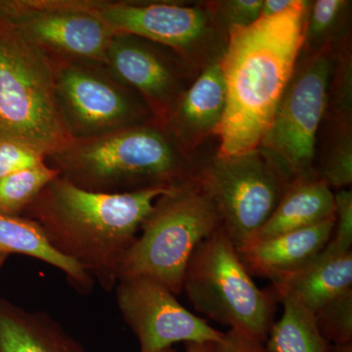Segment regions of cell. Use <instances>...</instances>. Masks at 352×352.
Masks as SVG:
<instances>
[{
    "mask_svg": "<svg viewBox=\"0 0 352 352\" xmlns=\"http://www.w3.org/2000/svg\"><path fill=\"white\" fill-rule=\"evenodd\" d=\"M352 289V252L330 254L322 252L307 267L273 284L275 294L289 293L315 312Z\"/></svg>",
    "mask_w": 352,
    "mask_h": 352,
    "instance_id": "cell-19",
    "label": "cell"
},
{
    "mask_svg": "<svg viewBox=\"0 0 352 352\" xmlns=\"http://www.w3.org/2000/svg\"><path fill=\"white\" fill-rule=\"evenodd\" d=\"M283 315L274 322L265 347L270 352H330L328 342L317 327L314 312L289 293L277 294Z\"/></svg>",
    "mask_w": 352,
    "mask_h": 352,
    "instance_id": "cell-20",
    "label": "cell"
},
{
    "mask_svg": "<svg viewBox=\"0 0 352 352\" xmlns=\"http://www.w3.org/2000/svg\"><path fill=\"white\" fill-rule=\"evenodd\" d=\"M330 352H352V289L314 312Z\"/></svg>",
    "mask_w": 352,
    "mask_h": 352,
    "instance_id": "cell-24",
    "label": "cell"
},
{
    "mask_svg": "<svg viewBox=\"0 0 352 352\" xmlns=\"http://www.w3.org/2000/svg\"><path fill=\"white\" fill-rule=\"evenodd\" d=\"M0 131L50 157L71 142L50 60L0 15Z\"/></svg>",
    "mask_w": 352,
    "mask_h": 352,
    "instance_id": "cell-6",
    "label": "cell"
},
{
    "mask_svg": "<svg viewBox=\"0 0 352 352\" xmlns=\"http://www.w3.org/2000/svg\"><path fill=\"white\" fill-rule=\"evenodd\" d=\"M105 64L147 103L161 126L199 75L175 51L129 34H113Z\"/></svg>",
    "mask_w": 352,
    "mask_h": 352,
    "instance_id": "cell-13",
    "label": "cell"
},
{
    "mask_svg": "<svg viewBox=\"0 0 352 352\" xmlns=\"http://www.w3.org/2000/svg\"><path fill=\"white\" fill-rule=\"evenodd\" d=\"M326 116L332 122L352 124V56L349 38L336 47Z\"/></svg>",
    "mask_w": 352,
    "mask_h": 352,
    "instance_id": "cell-25",
    "label": "cell"
},
{
    "mask_svg": "<svg viewBox=\"0 0 352 352\" xmlns=\"http://www.w3.org/2000/svg\"><path fill=\"white\" fill-rule=\"evenodd\" d=\"M192 178L212 197L236 249L256 237L294 180L259 146L230 156L215 155L201 166L193 162Z\"/></svg>",
    "mask_w": 352,
    "mask_h": 352,
    "instance_id": "cell-7",
    "label": "cell"
},
{
    "mask_svg": "<svg viewBox=\"0 0 352 352\" xmlns=\"http://www.w3.org/2000/svg\"><path fill=\"white\" fill-rule=\"evenodd\" d=\"M170 188L124 194L87 191L58 176L22 217L38 222L50 244L110 292L155 201Z\"/></svg>",
    "mask_w": 352,
    "mask_h": 352,
    "instance_id": "cell-2",
    "label": "cell"
},
{
    "mask_svg": "<svg viewBox=\"0 0 352 352\" xmlns=\"http://www.w3.org/2000/svg\"><path fill=\"white\" fill-rule=\"evenodd\" d=\"M50 62L58 107L72 139L157 124L147 103L118 80L105 63L80 60Z\"/></svg>",
    "mask_w": 352,
    "mask_h": 352,
    "instance_id": "cell-10",
    "label": "cell"
},
{
    "mask_svg": "<svg viewBox=\"0 0 352 352\" xmlns=\"http://www.w3.org/2000/svg\"><path fill=\"white\" fill-rule=\"evenodd\" d=\"M47 164L76 186L105 194L170 188L189 180L193 173V157L157 124L73 139L48 157Z\"/></svg>",
    "mask_w": 352,
    "mask_h": 352,
    "instance_id": "cell-3",
    "label": "cell"
},
{
    "mask_svg": "<svg viewBox=\"0 0 352 352\" xmlns=\"http://www.w3.org/2000/svg\"><path fill=\"white\" fill-rule=\"evenodd\" d=\"M47 157L22 139L0 131V178L39 166Z\"/></svg>",
    "mask_w": 352,
    "mask_h": 352,
    "instance_id": "cell-26",
    "label": "cell"
},
{
    "mask_svg": "<svg viewBox=\"0 0 352 352\" xmlns=\"http://www.w3.org/2000/svg\"><path fill=\"white\" fill-rule=\"evenodd\" d=\"M186 344V351L185 352H212V344H197V342H188ZM166 352H175L173 349Z\"/></svg>",
    "mask_w": 352,
    "mask_h": 352,
    "instance_id": "cell-31",
    "label": "cell"
},
{
    "mask_svg": "<svg viewBox=\"0 0 352 352\" xmlns=\"http://www.w3.org/2000/svg\"><path fill=\"white\" fill-rule=\"evenodd\" d=\"M210 3L228 31L232 28L249 27L261 19L263 0H220Z\"/></svg>",
    "mask_w": 352,
    "mask_h": 352,
    "instance_id": "cell-28",
    "label": "cell"
},
{
    "mask_svg": "<svg viewBox=\"0 0 352 352\" xmlns=\"http://www.w3.org/2000/svg\"><path fill=\"white\" fill-rule=\"evenodd\" d=\"M329 122V134L315 173L331 189H346L352 183V124Z\"/></svg>",
    "mask_w": 352,
    "mask_h": 352,
    "instance_id": "cell-22",
    "label": "cell"
},
{
    "mask_svg": "<svg viewBox=\"0 0 352 352\" xmlns=\"http://www.w3.org/2000/svg\"><path fill=\"white\" fill-rule=\"evenodd\" d=\"M309 1L286 12L228 30L221 60L226 110L217 156L256 149L267 131L303 43Z\"/></svg>",
    "mask_w": 352,
    "mask_h": 352,
    "instance_id": "cell-1",
    "label": "cell"
},
{
    "mask_svg": "<svg viewBox=\"0 0 352 352\" xmlns=\"http://www.w3.org/2000/svg\"><path fill=\"white\" fill-rule=\"evenodd\" d=\"M220 227L221 217L212 197L190 178L155 201L122 261L119 281L149 278L179 295L192 254Z\"/></svg>",
    "mask_w": 352,
    "mask_h": 352,
    "instance_id": "cell-4",
    "label": "cell"
},
{
    "mask_svg": "<svg viewBox=\"0 0 352 352\" xmlns=\"http://www.w3.org/2000/svg\"><path fill=\"white\" fill-rule=\"evenodd\" d=\"M221 60L201 69L162 126L190 157L205 139L212 134L217 135L223 120L226 87Z\"/></svg>",
    "mask_w": 352,
    "mask_h": 352,
    "instance_id": "cell-14",
    "label": "cell"
},
{
    "mask_svg": "<svg viewBox=\"0 0 352 352\" xmlns=\"http://www.w3.org/2000/svg\"><path fill=\"white\" fill-rule=\"evenodd\" d=\"M0 352H87L50 314L0 298Z\"/></svg>",
    "mask_w": 352,
    "mask_h": 352,
    "instance_id": "cell-16",
    "label": "cell"
},
{
    "mask_svg": "<svg viewBox=\"0 0 352 352\" xmlns=\"http://www.w3.org/2000/svg\"><path fill=\"white\" fill-rule=\"evenodd\" d=\"M336 215L316 226L265 239H256L237 249L250 274L279 283L307 267L325 248L335 227Z\"/></svg>",
    "mask_w": 352,
    "mask_h": 352,
    "instance_id": "cell-15",
    "label": "cell"
},
{
    "mask_svg": "<svg viewBox=\"0 0 352 352\" xmlns=\"http://www.w3.org/2000/svg\"><path fill=\"white\" fill-rule=\"evenodd\" d=\"M0 15L50 61L106 62L113 32L95 0H0Z\"/></svg>",
    "mask_w": 352,
    "mask_h": 352,
    "instance_id": "cell-11",
    "label": "cell"
},
{
    "mask_svg": "<svg viewBox=\"0 0 352 352\" xmlns=\"http://www.w3.org/2000/svg\"><path fill=\"white\" fill-rule=\"evenodd\" d=\"M336 47L328 45L314 53L300 51L295 71L259 144L293 179L316 175L317 134L327 111Z\"/></svg>",
    "mask_w": 352,
    "mask_h": 352,
    "instance_id": "cell-9",
    "label": "cell"
},
{
    "mask_svg": "<svg viewBox=\"0 0 352 352\" xmlns=\"http://www.w3.org/2000/svg\"><path fill=\"white\" fill-rule=\"evenodd\" d=\"M116 300L140 352H166L177 342L214 344L224 333L190 312L164 285L145 277L120 280Z\"/></svg>",
    "mask_w": 352,
    "mask_h": 352,
    "instance_id": "cell-12",
    "label": "cell"
},
{
    "mask_svg": "<svg viewBox=\"0 0 352 352\" xmlns=\"http://www.w3.org/2000/svg\"><path fill=\"white\" fill-rule=\"evenodd\" d=\"M7 258H8L7 254H0V270H1L4 263H6Z\"/></svg>",
    "mask_w": 352,
    "mask_h": 352,
    "instance_id": "cell-32",
    "label": "cell"
},
{
    "mask_svg": "<svg viewBox=\"0 0 352 352\" xmlns=\"http://www.w3.org/2000/svg\"><path fill=\"white\" fill-rule=\"evenodd\" d=\"M335 215V194L325 182L316 175L296 178L289 182L274 212L252 240L316 226Z\"/></svg>",
    "mask_w": 352,
    "mask_h": 352,
    "instance_id": "cell-17",
    "label": "cell"
},
{
    "mask_svg": "<svg viewBox=\"0 0 352 352\" xmlns=\"http://www.w3.org/2000/svg\"><path fill=\"white\" fill-rule=\"evenodd\" d=\"M212 352H270L263 342L229 330L219 342L212 344Z\"/></svg>",
    "mask_w": 352,
    "mask_h": 352,
    "instance_id": "cell-29",
    "label": "cell"
},
{
    "mask_svg": "<svg viewBox=\"0 0 352 352\" xmlns=\"http://www.w3.org/2000/svg\"><path fill=\"white\" fill-rule=\"evenodd\" d=\"M113 34H129L175 51L196 73L226 52L228 31L210 2L95 0Z\"/></svg>",
    "mask_w": 352,
    "mask_h": 352,
    "instance_id": "cell-8",
    "label": "cell"
},
{
    "mask_svg": "<svg viewBox=\"0 0 352 352\" xmlns=\"http://www.w3.org/2000/svg\"><path fill=\"white\" fill-rule=\"evenodd\" d=\"M59 171L44 163L0 178V214L22 217Z\"/></svg>",
    "mask_w": 352,
    "mask_h": 352,
    "instance_id": "cell-23",
    "label": "cell"
},
{
    "mask_svg": "<svg viewBox=\"0 0 352 352\" xmlns=\"http://www.w3.org/2000/svg\"><path fill=\"white\" fill-rule=\"evenodd\" d=\"M351 2L317 0L311 2L305 22L302 52L314 53L326 46H337L349 38Z\"/></svg>",
    "mask_w": 352,
    "mask_h": 352,
    "instance_id": "cell-21",
    "label": "cell"
},
{
    "mask_svg": "<svg viewBox=\"0 0 352 352\" xmlns=\"http://www.w3.org/2000/svg\"><path fill=\"white\" fill-rule=\"evenodd\" d=\"M302 0H263L261 18L279 15L298 6Z\"/></svg>",
    "mask_w": 352,
    "mask_h": 352,
    "instance_id": "cell-30",
    "label": "cell"
},
{
    "mask_svg": "<svg viewBox=\"0 0 352 352\" xmlns=\"http://www.w3.org/2000/svg\"><path fill=\"white\" fill-rule=\"evenodd\" d=\"M336 222L332 237L323 252L342 254L351 251L352 245V192L339 190L335 194Z\"/></svg>",
    "mask_w": 352,
    "mask_h": 352,
    "instance_id": "cell-27",
    "label": "cell"
},
{
    "mask_svg": "<svg viewBox=\"0 0 352 352\" xmlns=\"http://www.w3.org/2000/svg\"><path fill=\"white\" fill-rule=\"evenodd\" d=\"M183 291L197 311L265 344L274 323L276 294L252 281L223 227L201 241L192 254Z\"/></svg>",
    "mask_w": 352,
    "mask_h": 352,
    "instance_id": "cell-5",
    "label": "cell"
},
{
    "mask_svg": "<svg viewBox=\"0 0 352 352\" xmlns=\"http://www.w3.org/2000/svg\"><path fill=\"white\" fill-rule=\"evenodd\" d=\"M23 254L57 268L82 295H87L94 289L92 277L82 266L56 251L34 220L0 214V254Z\"/></svg>",
    "mask_w": 352,
    "mask_h": 352,
    "instance_id": "cell-18",
    "label": "cell"
}]
</instances>
